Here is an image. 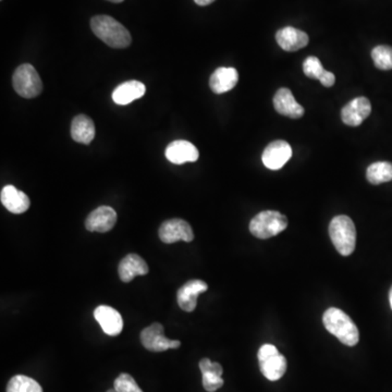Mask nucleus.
Segmentation results:
<instances>
[{"instance_id":"f257e3e1","label":"nucleus","mask_w":392,"mask_h":392,"mask_svg":"<svg viewBox=\"0 0 392 392\" xmlns=\"http://www.w3.org/2000/svg\"><path fill=\"white\" fill-rule=\"evenodd\" d=\"M90 29L100 41L111 48H127L131 44L129 31L109 15H95L92 18Z\"/></svg>"},{"instance_id":"f03ea898","label":"nucleus","mask_w":392,"mask_h":392,"mask_svg":"<svg viewBox=\"0 0 392 392\" xmlns=\"http://www.w3.org/2000/svg\"><path fill=\"white\" fill-rule=\"evenodd\" d=\"M323 323L327 332L334 334L339 339V342L348 346H354L360 340V332L358 327L348 314L336 309L330 307L327 309L323 316Z\"/></svg>"},{"instance_id":"7ed1b4c3","label":"nucleus","mask_w":392,"mask_h":392,"mask_svg":"<svg viewBox=\"0 0 392 392\" xmlns=\"http://www.w3.org/2000/svg\"><path fill=\"white\" fill-rule=\"evenodd\" d=\"M329 236L337 251L349 256L356 250V229L354 222L346 215L337 216L329 224Z\"/></svg>"},{"instance_id":"20e7f679","label":"nucleus","mask_w":392,"mask_h":392,"mask_svg":"<svg viewBox=\"0 0 392 392\" xmlns=\"http://www.w3.org/2000/svg\"><path fill=\"white\" fill-rule=\"evenodd\" d=\"M288 219L277 210H264L250 222V231L259 239H269L287 229Z\"/></svg>"},{"instance_id":"39448f33","label":"nucleus","mask_w":392,"mask_h":392,"mask_svg":"<svg viewBox=\"0 0 392 392\" xmlns=\"http://www.w3.org/2000/svg\"><path fill=\"white\" fill-rule=\"evenodd\" d=\"M262 374L271 381L281 379L287 372V360L273 344H264L257 353Z\"/></svg>"},{"instance_id":"423d86ee","label":"nucleus","mask_w":392,"mask_h":392,"mask_svg":"<svg viewBox=\"0 0 392 392\" xmlns=\"http://www.w3.org/2000/svg\"><path fill=\"white\" fill-rule=\"evenodd\" d=\"M13 83L15 92L25 98L37 97L43 90L42 80L32 65L18 67L13 74Z\"/></svg>"},{"instance_id":"0eeeda50","label":"nucleus","mask_w":392,"mask_h":392,"mask_svg":"<svg viewBox=\"0 0 392 392\" xmlns=\"http://www.w3.org/2000/svg\"><path fill=\"white\" fill-rule=\"evenodd\" d=\"M141 342L144 348L153 352H163L168 349H178L181 346L178 340H170L165 337L163 325L159 323H154L144 329L141 334Z\"/></svg>"},{"instance_id":"6e6552de","label":"nucleus","mask_w":392,"mask_h":392,"mask_svg":"<svg viewBox=\"0 0 392 392\" xmlns=\"http://www.w3.org/2000/svg\"><path fill=\"white\" fill-rule=\"evenodd\" d=\"M158 234L159 239L166 244L178 241L191 242L194 239V234L190 224L178 218L163 222L159 228Z\"/></svg>"},{"instance_id":"1a4fd4ad","label":"nucleus","mask_w":392,"mask_h":392,"mask_svg":"<svg viewBox=\"0 0 392 392\" xmlns=\"http://www.w3.org/2000/svg\"><path fill=\"white\" fill-rule=\"evenodd\" d=\"M292 156V149L289 143L283 140L271 142L264 151L262 161L266 168L279 170Z\"/></svg>"},{"instance_id":"9d476101","label":"nucleus","mask_w":392,"mask_h":392,"mask_svg":"<svg viewBox=\"0 0 392 392\" xmlns=\"http://www.w3.org/2000/svg\"><path fill=\"white\" fill-rule=\"evenodd\" d=\"M372 112V104L366 97H356L348 102L342 110V118L344 125L350 127L360 126Z\"/></svg>"},{"instance_id":"9b49d317","label":"nucleus","mask_w":392,"mask_h":392,"mask_svg":"<svg viewBox=\"0 0 392 392\" xmlns=\"http://www.w3.org/2000/svg\"><path fill=\"white\" fill-rule=\"evenodd\" d=\"M116 222H117L116 210L109 206H100L88 215L86 220V227L88 231L105 234L115 227Z\"/></svg>"},{"instance_id":"f8f14e48","label":"nucleus","mask_w":392,"mask_h":392,"mask_svg":"<svg viewBox=\"0 0 392 392\" xmlns=\"http://www.w3.org/2000/svg\"><path fill=\"white\" fill-rule=\"evenodd\" d=\"M208 283L200 279L188 281L179 289L177 293L179 306L185 312H193L198 304V295L208 291Z\"/></svg>"},{"instance_id":"ddd939ff","label":"nucleus","mask_w":392,"mask_h":392,"mask_svg":"<svg viewBox=\"0 0 392 392\" xmlns=\"http://www.w3.org/2000/svg\"><path fill=\"white\" fill-rule=\"evenodd\" d=\"M273 107L278 114L292 119H299L304 116V108L295 100L292 92L289 88H283L278 90L273 97Z\"/></svg>"},{"instance_id":"4468645a","label":"nucleus","mask_w":392,"mask_h":392,"mask_svg":"<svg viewBox=\"0 0 392 392\" xmlns=\"http://www.w3.org/2000/svg\"><path fill=\"white\" fill-rule=\"evenodd\" d=\"M166 158L175 165L194 163L200 157L198 149L191 142L179 140L169 144L166 149Z\"/></svg>"},{"instance_id":"2eb2a0df","label":"nucleus","mask_w":392,"mask_h":392,"mask_svg":"<svg viewBox=\"0 0 392 392\" xmlns=\"http://www.w3.org/2000/svg\"><path fill=\"white\" fill-rule=\"evenodd\" d=\"M94 317L106 334L118 336L123 328V320L118 311L107 305H100L94 312Z\"/></svg>"},{"instance_id":"dca6fc26","label":"nucleus","mask_w":392,"mask_h":392,"mask_svg":"<svg viewBox=\"0 0 392 392\" xmlns=\"http://www.w3.org/2000/svg\"><path fill=\"white\" fill-rule=\"evenodd\" d=\"M278 45L285 51H297L309 44V35L292 27H283L276 33Z\"/></svg>"},{"instance_id":"f3484780","label":"nucleus","mask_w":392,"mask_h":392,"mask_svg":"<svg viewBox=\"0 0 392 392\" xmlns=\"http://www.w3.org/2000/svg\"><path fill=\"white\" fill-rule=\"evenodd\" d=\"M1 204L13 214H23L31 205L29 196L22 191L18 190L13 185H6L0 194Z\"/></svg>"},{"instance_id":"a211bd4d","label":"nucleus","mask_w":392,"mask_h":392,"mask_svg":"<svg viewBox=\"0 0 392 392\" xmlns=\"http://www.w3.org/2000/svg\"><path fill=\"white\" fill-rule=\"evenodd\" d=\"M118 273L123 283H130L137 276L147 275L149 273V266L141 256L129 254L120 262Z\"/></svg>"},{"instance_id":"6ab92c4d","label":"nucleus","mask_w":392,"mask_h":392,"mask_svg":"<svg viewBox=\"0 0 392 392\" xmlns=\"http://www.w3.org/2000/svg\"><path fill=\"white\" fill-rule=\"evenodd\" d=\"M239 81V74L234 68H218L210 79V90L215 94H224L234 90Z\"/></svg>"},{"instance_id":"aec40b11","label":"nucleus","mask_w":392,"mask_h":392,"mask_svg":"<svg viewBox=\"0 0 392 392\" xmlns=\"http://www.w3.org/2000/svg\"><path fill=\"white\" fill-rule=\"evenodd\" d=\"M200 370L203 375V387L208 392H215L224 386L222 366L210 358H203L200 362Z\"/></svg>"},{"instance_id":"412c9836","label":"nucleus","mask_w":392,"mask_h":392,"mask_svg":"<svg viewBox=\"0 0 392 392\" xmlns=\"http://www.w3.org/2000/svg\"><path fill=\"white\" fill-rule=\"evenodd\" d=\"M147 88L139 81H128L117 86L112 93V100L118 105H129L132 102L143 97Z\"/></svg>"},{"instance_id":"4be33fe9","label":"nucleus","mask_w":392,"mask_h":392,"mask_svg":"<svg viewBox=\"0 0 392 392\" xmlns=\"http://www.w3.org/2000/svg\"><path fill=\"white\" fill-rule=\"evenodd\" d=\"M71 137L78 143L90 144L95 137V126L93 120L86 115L76 116L71 125Z\"/></svg>"},{"instance_id":"5701e85b","label":"nucleus","mask_w":392,"mask_h":392,"mask_svg":"<svg viewBox=\"0 0 392 392\" xmlns=\"http://www.w3.org/2000/svg\"><path fill=\"white\" fill-rule=\"evenodd\" d=\"M366 178L372 184H381L392 180V163L378 161L370 165L366 171Z\"/></svg>"},{"instance_id":"b1692460","label":"nucleus","mask_w":392,"mask_h":392,"mask_svg":"<svg viewBox=\"0 0 392 392\" xmlns=\"http://www.w3.org/2000/svg\"><path fill=\"white\" fill-rule=\"evenodd\" d=\"M7 392H43V389L33 378L17 375L9 380Z\"/></svg>"},{"instance_id":"393cba45","label":"nucleus","mask_w":392,"mask_h":392,"mask_svg":"<svg viewBox=\"0 0 392 392\" xmlns=\"http://www.w3.org/2000/svg\"><path fill=\"white\" fill-rule=\"evenodd\" d=\"M372 58L374 64L380 70H391L392 69V47L387 45H379L372 50Z\"/></svg>"},{"instance_id":"a878e982","label":"nucleus","mask_w":392,"mask_h":392,"mask_svg":"<svg viewBox=\"0 0 392 392\" xmlns=\"http://www.w3.org/2000/svg\"><path fill=\"white\" fill-rule=\"evenodd\" d=\"M114 388L119 392H143L137 386V381L129 374H120L116 378Z\"/></svg>"},{"instance_id":"bb28decb","label":"nucleus","mask_w":392,"mask_h":392,"mask_svg":"<svg viewBox=\"0 0 392 392\" xmlns=\"http://www.w3.org/2000/svg\"><path fill=\"white\" fill-rule=\"evenodd\" d=\"M303 71H304V74L307 78L319 80L325 69L320 60L316 57L312 56L307 57L305 59L304 64H303Z\"/></svg>"},{"instance_id":"cd10ccee","label":"nucleus","mask_w":392,"mask_h":392,"mask_svg":"<svg viewBox=\"0 0 392 392\" xmlns=\"http://www.w3.org/2000/svg\"><path fill=\"white\" fill-rule=\"evenodd\" d=\"M319 81H320V83L326 86V88H332L334 82H336V76H334V74L330 72V71L325 70L324 72H323L322 76L319 78Z\"/></svg>"},{"instance_id":"c85d7f7f","label":"nucleus","mask_w":392,"mask_h":392,"mask_svg":"<svg viewBox=\"0 0 392 392\" xmlns=\"http://www.w3.org/2000/svg\"><path fill=\"white\" fill-rule=\"evenodd\" d=\"M194 1L196 5L204 7V6H208L210 5V4L214 3L215 0H194Z\"/></svg>"},{"instance_id":"c756f323","label":"nucleus","mask_w":392,"mask_h":392,"mask_svg":"<svg viewBox=\"0 0 392 392\" xmlns=\"http://www.w3.org/2000/svg\"><path fill=\"white\" fill-rule=\"evenodd\" d=\"M389 301H390V306H391L392 309V287L391 289H390Z\"/></svg>"},{"instance_id":"7c9ffc66","label":"nucleus","mask_w":392,"mask_h":392,"mask_svg":"<svg viewBox=\"0 0 392 392\" xmlns=\"http://www.w3.org/2000/svg\"><path fill=\"white\" fill-rule=\"evenodd\" d=\"M108 1H110V3L119 4V3H122L123 0H108Z\"/></svg>"},{"instance_id":"2f4dec72","label":"nucleus","mask_w":392,"mask_h":392,"mask_svg":"<svg viewBox=\"0 0 392 392\" xmlns=\"http://www.w3.org/2000/svg\"><path fill=\"white\" fill-rule=\"evenodd\" d=\"M107 392H119V391H117V390H116L115 388H114V389H109V390H108Z\"/></svg>"}]
</instances>
